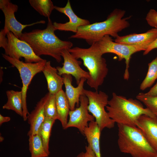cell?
<instances>
[{"label": "cell", "mask_w": 157, "mask_h": 157, "mask_svg": "<svg viewBox=\"0 0 157 157\" xmlns=\"http://www.w3.org/2000/svg\"><path fill=\"white\" fill-rule=\"evenodd\" d=\"M48 19L46 28L24 32L19 39L28 44L37 56H49L59 63L62 60L63 51L72 48L73 44L70 41L60 39L55 33L56 30L50 18Z\"/></svg>", "instance_id": "6da1fadb"}, {"label": "cell", "mask_w": 157, "mask_h": 157, "mask_svg": "<svg viewBox=\"0 0 157 157\" xmlns=\"http://www.w3.org/2000/svg\"><path fill=\"white\" fill-rule=\"evenodd\" d=\"M125 13L124 10L116 8L104 21L80 26L78 28L77 32L69 38L84 40L90 45L98 42L106 35L115 38L119 36V32L130 26L128 20L131 16L124 18Z\"/></svg>", "instance_id": "7a4b0ae2"}, {"label": "cell", "mask_w": 157, "mask_h": 157, "mask_svg": "<svg viewBox=\"0 0 157 157\" xmlns=\"http://www.w3.org/2000/svg\"><path fill=\"white\" fill-rule=\"evenodd\" d=\"M106 109L110 117L117 124L136 126L138 119L142 115L157 118L149 109L144 108L139 100L127 99L114 92Z\"/></svg>", "instance_id": "3957f363"}, {"label": "cell", "mask_w": 157, "mask_h": 157, "mask_svg": "<svg viewBox=\"0 0 157 157\" xmlns=\"http://www.w3.org/2000/svg\"><path fill=\"white\" fill-rule=\"evenodd\" d=\"M68 50L76 59L83 60L90 76L87 83L91 88L97 90L103 83L108 69L106 60L102 57L97 43L88 48L75 47Z\"/></svg>", "instance_id": "277c9868"}, {"label": "cell", "mask_w": 157, "mask_h": 157, "mask_svg": "<svg viewBox=\"0 0 157 157\" xmlns=\"http://www.w3.org/2000/svg\"><path fill=\"white\" fill-rule=\"evenodd\" d=\"M120 151L133 157H154L157 153L137 126L117 124Z\"/></svg>", "instance_id": "5b68a950"}, {"label": "cell", "mask_w": 157, "mask_h": 157, "mask_svg": "<svg viewBox=\"0 0 157 157\" xmlns=\"http://www.w3.org/2000/svg\"><path fill=\"white\" fill-rule=\"evenodd\" d=\"M0 47L3 49L6 55L18 60L23 58L26 63H37L44 60L35 54L27 42L11 32L6 33L3 29L0 32Z\"/></svg>", "instance_id": "8992f818"}, {"label": "cell", "mask_w": 157, "mask_h": 157, "mask_svg": "<svg viewBox=\"0 0 157 157\" xmlns=\"http://www.w3.org/2000/svg\"><path fill=\"white\" fill-rule=\"evenodd\" d=\"M3 58L16 67L19 73L22 83L21 92L22 94L23 118L24 121L27 119L29 114L27 103L26 97L29 85L34 76L42 72L47 62L45 59L34 63H26L10 57L5 54H2Z\"/></svg>", "instance_id": "52a82bcc"}, {"label": "cell", "mask_w": 157, "mask_h": 157, "mask_svg": "<svg viewBox=\"0 0 157 157\" xmlns=\"http://www.w3.org/2000/svg\"><path fill=\"white\" fill-rule=\"evenodd\" d=\"M83 93L88 100V111L94 117L101 131L105 128H113L115 123L105 110L109 101L108 95L101 91H93L84 89Z\"/></svg>", "instance_id": "ba28073f"}, {"label": "cell", "mask_w": 157, "mask_h": 157, "mask_svg": "<svg viewBox=\"0 0 157 157\" xmlns=\"http://www.w3.org/2000/svg\"><path fill=\"white\" fill-rule=\"evenodd\" d=\"M97 42L102 55L106 53H113L118 56L119 61L125 60L126 68L124 78L126 80L129 78V68L131 55L138 51H144L148 46L145 44L132 45L116 42H113L109 35L105 36Z\"/></svg>", "instance_id": "9c48e42d"}, {"label": "cell", "mask_w": 157, "mask_h": 157, "mask_svg": "<svg viewBox=\"0 0 157 157\" xmlns=\"http://www.w3.org/2000/svg\"><path fill=\"white\" fill-rule=\"evenodd\" d=\"M18 8V6L12 3L10 0H0V9L5 17L4 26L3 29L6 33L11 32L19 39L23 33V30L25 28L37 24L45 23L44 20H41L29 24H21L16 19L15 15Z\"/></svg>", "instance_id": "30bf717a"}, {"label": "cell", "mask_w": 157, "mask_h": 157, "mask_svg": "<svg viewBox=\"0 0 157 157\" xmlns=\"http://www.w3.org/2000/svg\"><path fill=\"white\" fill-rule=\"evenodd\" d=\"M88 100L84 95L81 96L80 105L74 110H70L69 116V120L64 129L71 127L77 128L83 134L85 128L89 122L95 120L94 117L89 113L88 109Z\"/></svg>", "instance_id": "8fae6325"}, {"label": "cell", "mask_w": 157, "mask_h": 157, "mask_svg": "<svg viewBox=\"0 0 157 157\" xmlns=\"http://www.w3.org/2000/svg\"><path fill=\"white\" fill-rule=\"evenodd\" d=\"M61 56L64 60L63 66L62 67H56L60 75L68 74L73 76L77 85L81 78H84L87 80L89 78L88 72L83 70L80 66L81 62L75 58L68 50L65 49L63 51Z\"/></svg>", "instance_id": "7c38bea8"}, {"label": "cell", "mask_w": 157, "mask_h": 157, "mask_svg": "<svg viewBox=\"0 0 157 157\" xmlns=\"http://www.w3.org/2000/svg\"><path fill=\"white\" fill-rule=\"evenodd\" d=\"M55 9L63 13L69 18V22L64 23L54 22L53 25L56 30L71 31L76 33L78 27L90 24L88 20L80 18L73 11L69 0H68L65 6L61 7L55 6Z\"/></svg>", "instance_id": "4fadbf2b"}, {"label": "cell", "mask_w": 157, "mask_h": 157, "mask_svg": "<svg viewBox=\"0 0 157 157\" xmlns=\"http://www.w3.org/2000/svg\"><path fill=\"white\" fill-rule=\"evenodd\" d=\"M65 89V94L68 100L71 110L75 109L80 105V98L81 96L84 95L83 93L84 83L87 79L84 78L81 79L76 87L72 85V76L63 74L62 76Z\"/></svg>", "instance_id": "5bb4252c"}, {"label": "cell", "mask_w": 157, "mask_h": 157, "mask_svg": "<svg viewBox=\"0 0 157 157\" xmlns=\"http://www.w3.org/2000/svg\"><path fill=\"white\" fill-rule=\"evenodd\" d=\"M49 94L47 93L37 103L34 109L28 116L27 120L30 125L27 135L38 134L40 128L44 122L45 116L44 106Z\"/></svg>", "instance_id": "9a60e30c"}, {"label": "cell", "mask_w": 157, "mask_h": 157, "mask_svg": "<svg viewBox=\"0 0 157 157\" xmlns=\"http://www.w3.org/2000/svg\"><path fill=\"white\" fill-rule=\"evenodd\" d=\"M136 125L157 153V118L146 115H142L138 119Z\"/></svg>", "instance_id": "2e32d148"}, {"label": "cell", "mask_w": 157, "mask_h": 157, "mask_svg": "<svg viewBox=\"0 0 157 157\" xmlns=\"http://www.w3.org/2000/svg\"><path fill=\"white\" fill-rule=\"evenodd\" d=\"M157 38V29L152 28L141 33H131L124 36H118L115 42L132 45L145 44L148 46Z\"/></svg>", "instance_id": "e0dca14e"}, {"label": "cell", "mask_w": 157, "mask_h": 157, "mask_svg": "<svg viewBox=\"0 0 157 157\" xmlns=\"http://www.w3.org/2000/svg\"><path fill=\"white\" fill-rule=\"evenodd\" d=\"M42 72L46 79L50 94L55 95L62 90L63 78L58 74L56 68L51 66L50 61H47Z\"/></svg>", "instance_id": "ac0fdd59"}, {"label": "cell", "mask_w": 157, "mask_h": 157, "mask_svg": "<svg viewBox=\"0 0 157 157\" xmlns=\"http://www.w3.org/2000/svg\"><path fill=\"white\" fill-rule=\"evenodd\" d=\"M101 131L95 120L89 122L84 130L83 135L86 137L88 145L94 152L97 157H101L100 138Z\"/></svg>", "instance_id": "d6986e66"}, {"label": "cell", "mask_w": 157, "mask_h": 157, "mask_svg": "<svg viewBox=\"0 0 157 157\" xmlns=\"http://www.w3.org/2000/svg\"><path fill=\"white\" fill-rule=\"evenodd\" d=\"M55 102L59 120L64 129L68 122L67 119L70 110L68 100L65 92L62 90L55 95Z\"/></svg>", "instance_id": "ffe728a7"}, {"label": "cell", "mask_w": 157, "mask_h": 157, "mask_svg": "<svg viewBox=\"0 0 157 157\" xmlns=\"http://www.w3.org/2000/svg\"><path fill=\"white\" fill-rule=\"evenodd\" d=\"M6 93L7 97V101L3 106V108L12 110L22 117V100L21 91L8 90Z\"/></svg>", "instance_id": "44dd1931"}, {"label": "cell", "mask_w": 157, "mask_h": 157, "mask_svg": "<svg viewBox=\"0 0 157 157\" xmlns=\"http://www.w3.org/2000/svg\"><path fill=\"white\" fill-rule=\"evenodd\" d=\"M29 150L31 157H48L42 139L38 134L29 136Z\"/></svg>", "instance_id": "7402d4cb"}, {"label": "cell", "mask_w": 157, "mask_h": 157, "mask_svg": "<svg viewBox=\"0 0 157 157\" xmlns=\"http://www.w3.org/2000/svg\"><path fill=\"white\" fill-rule=\"evenodd\" d=\"M31 6L40 15L48 19L50 18L55 6L51 0H29Z\"/></svg>", "instance_id": "603a6c76"}, {"label": "cell", "mask_w": 157, "mask_h": 157, "mask_svg": "<svg viewBox=\"0 0 157 157\" xmlns=\"http://www.w3.org/2000/svg\"><path fill=\"white\" fill-rule=\"evenodd\" d=\"M55 120L45 117V120L42 125L38 135L40 137L45 149L49 155V143L51 135V130Z\"/></svg>", "instance_id": "cb8c5ba5"}, {"label": "cell", "mask_w": 157, "mask_h": 157, "mask_svg": "<svg viewBox=\"0 0 157 157\" xmlns=\"http://www.w3.org/2000/svg\"><path fill=\"white\" fill-rule=\"evenodd\" d=\"M148 65L147 73L140 87L142 90L150 87L157 79V56L148 64Z\"/></svg>", "instance_id": "d4e9b609"}, {"label": "cell", "mask_w": 157, "mask_h": 157, "mask_svg": "<svg viewBox=\"0 0 157 157\" xmlns=\"http://www.w3.org/2000/svg\"><path fill=\"white\" fill-rule=\"evenodd\" d=\"M44 112L45 117L55 120L58 119L57 112L55 95L49 93V97L44 106Z\"/></svg>", "instance_id": "484cf974"}, {"label": "cell", "mask_w": 157, "mask_h": 157, "mask_svg": "<svg viewBox=\"0 0 157 157\" xmlns=\"http://www.w3.org/2000/svg\"><path fill=\"white\" fill-rule=\"evenodd\" d=\"M136 98L143 103L146 108L157 117V97L149 96L145 95L144 93H140Z\"/></svg>", "instance_id": "4316f807"}, {"label": "cell", "mask_w": 157, "mask_h": 157, "mask_svg": "<svg viewBox=\"0 0 157 157\" xmlns=\"http://www.w3.org/2000/svg\"><path fill=\"white\" fill-rule=\"evenodd\" d=\"M145 19L148 24L154 28L157 29V11L150 9L146 15Z\"/></svg>", "instance_id": "83f0119b"}, {"label": "cell", "mask_w": 157, "mask_h": 157, "mask_svg": "<svg viewBox=\"0 0 157 157\" xmlns=\"http://www.w3.org/2000/svg\"><path fill=\"white\" fill-rule=\"evenodd\" d=\"M85 151L79 154L76 157H97L94 152L88 145L85 147Z\"/></svg>", "instance_id": "f1b7e54d"}, {"label": "cell", "mask_w": 157, "mask_h": 157, "mask_svg": "<svg viewBox=\"0 0 157 157\" xmlns=\"http://www.w3.org/2000/svg\"><path fill=\"white\" fill-rule=\"evenodd\" d=\"M156 48H157V38L147 47L146 50L144 51L143 54L144 55H146L152 50Z\"/></svg>", "instance_id": "f546056e"}, {"label": "cell", "mask_w": 157, "mask_h": 157, "mask_svg": "<svg viewBox=\"0 0 157 157\" xmlns=\"http://www.w3.org/2000/svg\"><path fill=\"white\" fill-rule=\"evenodd\" d=\"M144 94L149 96L157 97V82L149 91Z\"/></svg>", "instance_id": "4dcf8cb0"}, {"label": "cell", "mask_w": 157, "mask_h": 157, "mask_svg": "<svg viewBox=\"0 0 157 157\" xmlns=\"http://www.w3.org/2000/svg\"><path fill=\"white\" fill-rule=\"evenodd\" d=\"M10 120V118L8 116H4L1 114H0V125L1 126L3 123L7 122Z\"/></svg>", "instance_id": "1f68e13d"}, {"label": "cell", "mask_w": 157, "mask_h": 157, "mask_svg": "<svg viewBox=\"0 0 157 157\" xmlns=\"http://www.w3.org/2000/svg\"><path fill=\"white\" fill-rule=\"evenodd\" d=\"M4 140V138L2 136H0V142H2Z\"/></svg>", "instance_id": "d6a6232c"}, {"label": "cell", "mask_w": 157, "mask_h": 157, "mask_svg": "<svg viewBox=\"0 0 157 157\" xmlns=\"http://www.w3.org/2000/svg\"><path fill=\"white\" fill-rule=\"evenodd\" d=\"M157 157V156H155V157Z\"/></svg>", "instance_id": "836d02e7"}]
</instances>
